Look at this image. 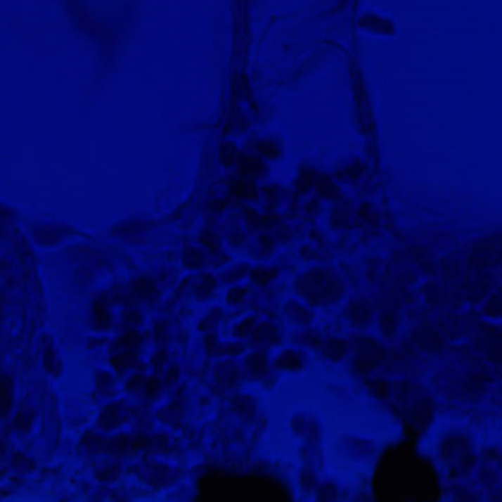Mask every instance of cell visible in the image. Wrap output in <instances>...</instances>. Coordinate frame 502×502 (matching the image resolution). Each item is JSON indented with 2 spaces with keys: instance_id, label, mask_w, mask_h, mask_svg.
Here are the masks:
<instances>
[{
  "instance_id": "8992f818",
  "label": "cell",
  "mask_w": 502,
  "mask_h": 502,
  "mask_svg": "<svg viewBox=\"0 0 502 502\" xmlns=\"http://www.w3.org/2000/svg\"><path fill=\"white\" fill-rule=\"evenodd\" d=\"M258 149H259L264 155H266V156H273V158H276L277 153H278L277 146H276L274 143H271V142H264V143H261V145L258 146Z\"/></svg>"
},
{
  "instance_id": "ba28073f",
  "label": "cell",
  "mask_w": 502,
  "mask_h": 502,
  "mask_svg": "<svg viewBox=\"0 0 502 502\" xmlns=\"http://www.w3.org/2000/svg\"><path fill=\"white\" fill-rule=\"evenodd\" d=\"M252 277H254V278L258 277V280L261 281V283H265L266 280L273 277V274L269 273V271H265V270H255V271L252 273Z\"/></svg>"
},
{
  "instance_id": "5b68a950",
  "label": "cell",
  "mask_w": 502,
  "mask_h": 502,
  "mask_svg": "<svg viewBox=\"0 0 502 502\" xmlns=\"http://www.w3.org/2000/svg\"><path fill=\"white\" fill-rule=\"evenodd\" d=\"M184 262H186V265L192 266V269H196V266L202 265V255L198 252V250L189 249V250H186V254H184Z\"/></svg>"
},
{
  "instance_id": "6da1fadb",
  "label": "cell",
  "mask_w": 502,
  "mask_h": 502,
  "mask_svg": "<svg viewBox=\"0 0 502 502\" xmlns=\"http://www.w3.org/2000/svg\"><path fill=\"white\" fill-rule=\"evenodd\" d=\"M371 491L375 502H437L441 483L425 455L414 445L402 442L380 457Z\"/></svg>"
},
{
  "instance_id": "277c9868",
  "label": "cell",
  "mask_w": 502,
  "mask_h": 502,
  "mask_svg": "<svg viewBox=\"0 0 502 502\" xmlns=\"http://www.w3.org/2000/svg\"><path fill=\"white\" fill-rule=\"evenodd\" d=\"M231 192L234 195H238V196H242V198H252L257 195V189H255V186L250 183V181H245V180H240V181H234L231 184Z\"/></svg>"
},
{
  "instance_id": "52a82bcc",
  "label": "cell",
  "mask_w": 502,
  "mask_h": 502,
  "mask_svg": "<svg viewBox=\"0 0 502 502\" xmlns=\"http://www.w3.org/2000/svg\"><path fill=\"white\" fill-rule=\"evenodd\" d=\"M234 158V146L233 145H224L221 148V161L229 165Z\"/></svg>"
},
{
  "instance_id": "3957f363",
  "label": "cell",
  "mask_w": 502,
  "mask_h": 502,
  "mask_svg": "<svg viewBox=\"0 0 502 502\" xmlns=\"http://www.w3.org/2000/svg\"><path fill=\"white\" fill-rule=\"evenodd\" d=\"M240 172L245 177H259L265 172V165L255 156H245L239 161Z\"/></svg>"
},
{
  "instance_id": "7a4b0ae2",
  "label": "cell",
  "mask_w": 502,
  "mask_h": 502,
  "mask_svg": "<svg viewBox=\"0 0 502 502\" xmlns=\"http://www.w3.org/2000/svg\"><path fill=\"white\" fill-rule=\"evenodd\" d=\"M199 502H289V498L270 477L215 473L200 482Z\"/></svg>"
}]
</instances>
